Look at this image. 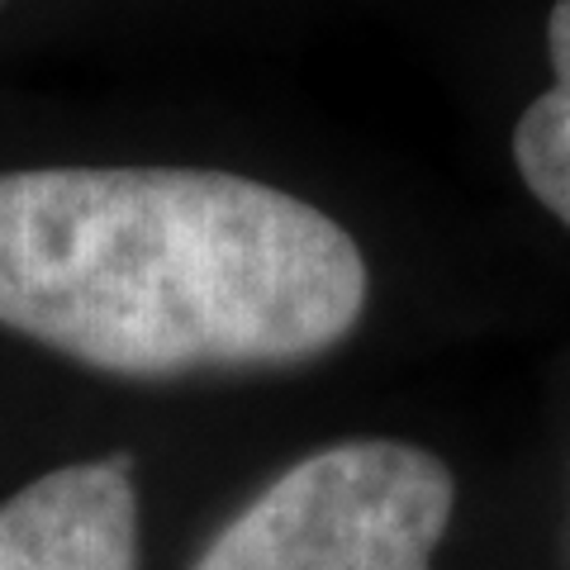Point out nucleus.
Instances as JSON below:
<instances>
[{
    "label": "nucleus",
    "instance_id": "obj_1",
    "mask_svg": "<svg viewBox=\"0 0 570 570\" xmlns=\"http://www.w3.org/2000/svg\"><path fill=\"white\" fill-rule=\"evenodd\" d=\"M343 224L234 171H0V328L129 381L291 366L362 324Z\"/></svg>",
    "mask_w": 570,
    "mask_h": 570
},
{
    "label": "nucleus",
    "instance_id": "obj_2",
    "mask_svg": "<svg viewBox=\"0 0 570 570\" xmlns=\"http://www.w3.org/2000/svg\"><path fill=\"white\" fill-rule=\"evenodd\" d=\"M452 509L442 456L390 438L333 442L247 499L190 570H433Z\"/></svg>",
    "mask_w": 570,
    "mask_h": 570
},
{
    "label": "nucleus",
    "instance_id": "obj_3",
    "mask_svg": "<svg viewBox=\"0 0 570 570\" xmlns=\"http://www.w3.org/2000/svg\"><path fill=\"white\" fill-rule=\"evenodd\" d=\"M0 570H138L129 456L71 461L0 504Z\"/></svg>",
    "mask_w": 570,
    "mask_h": 570
},
{
    "label": "nucleus",
    "instance_id": "obj_4",
    "mask_svg": "<svg viewBox=\"0 0 570 570\" xmlns=\"http://www.w3.org/2000/svg\"><path fill=\"white\" fill-rule=\"evenodd\" d=\"M547 58L551 86L513 124V163L532 200L570 228V0L547 14Z\"/></svg>",
    "mask_w": 570,
    "mask_h": 570
}]
</instances>
